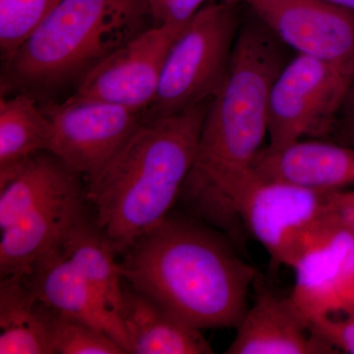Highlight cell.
<instances>
[{
	"label": "cell",
	"mask_w": 354,
	"mask_h": 354,
	"mask_svg": "<svg viewBox=\"0 0 354 354\" xmlns=\"http://www.w3.org/2000/svg\"><path fill=\"white\" fill-rule=\"evenodd\" d=\"M185 24H156L140 32L88 71L66 101L109 102L143 113L157 95L167 55Z\"/></svg>",
	"instance_id": "ba28073f"
},
{
	"label": "cell",
	"mask_w": 354,
	"mask_h": 354,
	"mask_svg": "<svg viewBox=\"0 0 354 354\" xmlns=\"http://www.w3.org/2000/svg\"><path fill=\"white\" fill-rule=\"evenodd\" d=\"M323 1L354 12V0H323Z\"/></svg>",
	"instance_id": "83f0119b"
},
{
	"label": "cell",
	"mask_w": 354,
	"mask_h": 354,
	"mask_svg": "<svg viewBox=\"0 0 354 354\" xmlns=\"http://www.w3.org/2000/svg\"><path fill=\"white\" fill-rule=\"evenodd\" d=\"M57 313L23 277L0 281V354H53Z\"/></svg>",
	"instance_id": "e0dca14e"
},
{
	"label": "cell",
	"mask_w": 354,
	"mask_h": 354,
	"mask_svg": "<svg viewBox=\"0 0 354 354\" xmlns=\"http://www.w3.org/2000/svg\"><path fill=\"white\" fill-rule=\"evenodd\" d=\"M291 269L290 299L308 321L328 316L354 317V236L335 225Z\"/></svg>",
	"instance_id": "8fae6325"
},
{
	"label": "cell",
	"mask_w": 354,
	"mask_h": 354,
	"mask_svg": "<svg viewBox=\"0 0 354 354\" xmlns=\"http://www.w3.org/2000/svg\"><path fill=\"white\" fill-rule=\"evenodd\" d=\"M342 113L344 115L346 122L354 120V71L351 76L348 95H346V101L342 106Z\"/></svg>",
	"instance_id": "484cf974"
},
{
	"label": "cell",
	"mask_w": 354,
	"mask_h": 354,
	"mask_svg": "<svg viewBox=\"0 0 354 354\" xmlns=\"http://www.w3.org/2000/svg\"><path fill=\"white\" fill-rule=\"evenodd\" d=\"M60 0H0V51L4 64L50 15Z\"/></svg>",
	"instance_id": "44dd1931"
},
{
	"label": "cell",
	"mask_w": 354,
	"mask_h": 354,
	"mask_svg": "<svg viewBox=\"0 0 354 354\" xmlns=\"http://www.w3.org/2000/svg\"><path fill=\"white\" fill-rule=\"evenodd\" d=\"M211 0H146L151 17L157 24H185Z\"/></svg>",
	"instance_id": "cb8c5ba5"
},
{
	"label": "cell",
	"mask_w": 354,
	"mask_h": 354,
	"mask_svg": "<svg viewBox=\"0 0 354 354\" xmlns=\"http://www.w3.org/2000/svg\"><path fill=\"white\" fill-rule=\"evenodd\" d=\"M146 0H60L6 66V84L51 90L80 81L148 29Z\"/></svg>",
	"instance_id": "277c9868"
},
{
	"label": "cell",
	"mask_w": 354,
	"mask_h": 354,
	"mask_svg": "<svg viewBox=\"0 0 354 354\" xmlns=\"http://www.w3.org/2000/svg\"><path fill=\"white\" fill-rule=\"evenodd\" d=\"M51 121L28 93L0 102V184L32 156L48 150Z\"/></svg>",
	"instance_id": "d6986e66"
},
{
	"label": "cell",
	"mask_w": 354,
	"mask_h": 354,
	"mask_svg": "<svg viewBox=\"0 0 354 354\" xmlns=\"http://www.w3.org/2000/svg\"><path fill=\"white\" fill-rule=\"evenodd\" d=\"M62 249L76 269L114 313L122 306V266L116 251L92 218L84 220L68 235Z\"/></svg>",
	"instance_id": "ffe728a7"
},
{
	"label": "cell",
	"mask_w": 354,
	"mask_h": 354,
	"mask_svg": "<svg viewBox=\"0 0 354 354\" xmlns=\"http://www.w3.org/2000/svg\"><path fill=\"white\" fill-rule=\"evenodd\" d=\"M309 325L312 333L335 353L354 354V317H322Z\"/></svg>",
	"instance_id": "603a6c76"
},
{
	"label": "cell",
	"mask_w": 354,
	"mask_h": 354,
	"mask_svg": "<svg viewBox=\"0 0 354 354\" xmlns=\"http://www.w3.org/2000/svg\"><path fill=\"white\" fill-rule=\"evenodd\" d=\"M254 169L268 179L320 190L354 188V147L306 139L290 145L266 146Z\"/></svg>",
	"instance_id": "9a60e30c"
},
{
	"label": "cell",
	"mask_w": 354,
	"mask_h": 354,
	"mask_svg": "<svg viewBox=\"0 0 354 354\" xmlns=\"http://www.w3.org/2000/svg\"><path fill=\"white\" fill-rule=\"evenodd\" d=\"M81 177L48 151L32 156L0 184V230L44 203L82 187Z\"/></svg>",
	"instance_id": "ac0fdd59"
},
{
	"label": "cell",
	"mask_w": 354,
	"mask_h": 354,
	"mask_svg": "<svg viewBox=\"0 0 354 354\" xmlns=\"http://www.w3.org/2000/svg\"><path fill=\"white\" fill-rule=\"evenodd\" d=\"M337 142L344 145L354 147V120L344 123L337 135Z\"/></svg>",
	"instance_id": "4316f807"
},
{
	"label": "cell",
	"mask_w": 354,
	"mask_h": 354,
	"mask_svg": "<svg viewBox=\"0 0 354 354\" xmlns=\"http://www.w3.org/2000/svg\"><path fill=\"white\" fill-rule=\"evenodd\" d=\"M120 316L129 339V353H214L201 330L169 315L125 281Z\"/></svg>",
	"instance_id": "2e32d148"
},
{
	"label": "cell",
	"mask_w": 354,
	"mask_h": 354,
	"mask_svg": "<svg viewBox=\"0 0 354 354\" xmlns=\"http://www.w3.org/2000/svg\"><path fill=\"white\" fill-rule=\"evenodd\" d=\"M234 6L212 0L186 22L167 55L157 95L144 121L214 97L227 74L239 32Z\"/></svg>",
	"instance_id": "5b68a950"
},
{
	"label": "cell",
	"mask_w": 354,
	"mask_h": 354,
	"mask_svg": "<svg viewBox=\"0 0 354 354\" xmlns=\"http://www.w3.org/2000/svg\"><path fill=\"white\" fill-rule=\"evenodd\" d=\"M257 19L297 55L353 76L354 12L323 0H249Z\"/></svg>",
	"instance_id": "30bf717a"
},
{
	"label": "cell",
	"mask_w": 354,
	"mask_h": 354,
	"mask_svg": "<svg viewBox=\"0 0 354 354\" xmlns=\"http://www.w3.org/2000/svg\"><path fill=\"white\" fill-rule=\"evenodd\" d=\"M86 185L44 203L0 230V278L25 277L88 218Z\"/></svg>",
	"instance_id": "7c38bea8"
},
{
	"label": "cell",
	"mask_w": 354,
	"mask_h": 354,
	"mask_svg": "<svg viewBox=\"0 0 354 354\" xmlns=\"http://www.w3.org/2000/svg\"><path fill=\"white\" fill-rule=\"evenodd\" d=\"M283 44L262 23L239 30L225 79L209 100L196 160L179 200L216 227L236 223V203L269 131L272 85Z\"/></svg>",
	"instance_id": "6da1fadb"
},
{
	"label": "cell",
	"mask_w": 354,
	"mask_h": 354,
	"mask_svg": "<svg viewBox=\"0 0 354 354\" xmlns=\"http://www.w3.org/2000/svg\"><path fill=\"white\" fill-rule=\"evenodd\" d=\"M208 104L144 121L101 171L85 179L93 221L116 253L169 216L196 160Z\"/></svg>",
	"instance_id": "3957f363"
},
{
	"label": "cell",
	"mask_w": 354,
	"mask_h": 354,
	"mask_svg": "<svg viewBox=\"0 0 354 354\" xmlns=\"http://www.w3.org/2000/svg\"><path fill=\"white\" fill-rule=\"evenodd\" d=\"M330 209L337 225L354 236V188L330 190Z\"/></svg>",
	"instance_id": "d4e9b609"
},
{
	"label": "cell",
	"mask_w": 354,
	"mask_h": 354,
	"mask_svg": "<svg viewBox=\"0 0 354 354\" xmlns=\"http://www.w3.org/2000/svg\"><path fill=\"white\" fill-rule=\"evenodd\" d=\"M53 354H124L113 337L94 326L57 314L53 330Z\"/></svg>",
	"instance_id": "7402d4cb"
},
{
	"label": "cell",
	"mask_w": 354,
	"mask_h": 354,
	"mask_svg": "<svg viewBox=\"0 0 354 354\" xmlns=\"http://www.w3.org/2000/svg\"><path fill=\"white\" fill-rule=\"evenodd\" d=\"M218 1L227 2V3L236 4L239 3V2H245V3H248L249 0H218Z\"/></svg>",
	"instance_id": "f1b7e54d"
},
{
	"label": "cell",
	"mask_w": 354,
	"mask_h": 354,
	"mask_svg": "<svg viewBox=\"0 0 354 354\" xmlns=\"http://www.w3.org/2000/svg\"><path fill=\"white\" fill-rule=\"evenodd\" d=\"M48 152L84 178L101 171L144 122L143 114L104 102H67L46 111Z\"/></svg>",
	"instance_id": "9c48e42d"
},
{
	"label": "cell",
	"mask_w": 354,
	"mask_h": 354,
	"mask_svg": "<svg viewBox=\"0 0 354 354\" xmlns=\"http://www.w3.org/2000/svg\"><path fill=\"white\" fill-rule=\"evenodd\" d=\"M227 354L337 353L310 329L290 297L261 291L239 322Z\"/></svg>",
	"instance_id": "5bb4252c"
},
{
	"label": "cell",
	"mask_w": 354,
	"mask_h": 354,
	"mask_svg": "<svg viewBox=\"0 0 354 354\" xmlns=\"http://www.w3.org/2000/svg\"><path fill=\"white\" fill-rule=\"evenodd\" d=\"M351 80V74L316 58L297 55L286 62L270 97L268 146L281 148L329 134Z\"/></svg>",
	"instance_id": "52a82bcc"
},
{
	"label": "cell",
	"mask_w": 354,
	"mask_h": 354,
	"mask_svg": "<svg viewBox=\"0 0 354 354\" xmlns=\"http://www.w3.org/2000/svg\"><path fill=\"white\" fill-rule=\"evenodd\" d=\"M237 216L272 265L290 268L337 225L330 190L268 179L256 171L239 195Z\"/></svg>",
	"instance_id": "8992f818"
},
{
	"label": "cell",
	"mask_w": 354,
	"mask_h": 354,
	"mask_svg": "<svg viewBox=\"0 0 354 354\" xmlns=\"http://www.w3.org/2000/svg\"><path fill=\"white\" fill-rule=\"evenodd\" d=\"M23 278L37 297L58 315L104 330L129 353V339L120 316L86 281L64 249L48 254Z\"/></svg>",
	"instance_id": "4fadbf2b"
},
{
	"label": "cell",
	"mask_w": 354,
	"mask_h": 354,
	"mask_svg": "<svg viewBox=\"0 0 354 354\" xmlns=\"http://www.w3.org/2000/svg\"><path fill=\"white\" fill-rule=\"evenodd\" d=\"M123 278L177 320L236 328L258 272L202 221L169 215L125 251Z\"/></svg>",
	"instance_id": "7a4b0ae2"
}]
</instances>
